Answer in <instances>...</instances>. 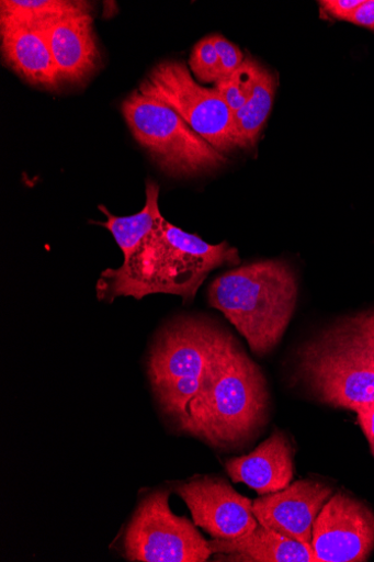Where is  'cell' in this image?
Instances as JSON below:
<instances>
[{
	"label": "cell",
	"mask_w": 374,
	"mask_h": 562,
	"mask_svg": "<svg viewBox=\"0 0 374 562\" xmlns=\"http://www.w3.org/2000/svg\"><path fill=\"white\" fill-rule=\"evenodd\" d=\"M239 265V252L228 243L208 244L163 217L122 267L101 273L97 295L112 302L120 296L141 300L165 293L189 303L212 271Z\"/></svg>",
	"instance_id": "1"
},
{
	"label": "cell",
	"mask_w": 374,
	"mask_h": 562,
	"mask_svg": "<svg viewBox=\"0 0 374 562\" xmlns=\"http://www.w3.org/2000/svg\"><path fill=\"white\" fill-rule=\"evenodd\" d=\"M269 406L263 373L231 335L189 404L183 434L212 448H240L264 426Z\"/></svg>",
	"instance_id": "2"
},
{
	"label": "cell",
	"mask_w": 374,
	"mask_h": 562,
	"mask_svg": "<svg viewBox=\"0 0 374 562\" xmlns=\"http://www.w3.org/2000/svg\"><path fill=\"white\" fill-rule=\"evenodd\" d=\"M298 283L284 261L239 266L218 277L208 303L247 340L252 352L270 353L282 340L295 313Z\"/></svg>",
	"instance_id": "3"
},
{
	"label": "cell",
	"mask_w": 374,
	"mask_h": 562,
	"mask_svg": "<svg viewBox=\"0 0 374 562\" xmlns=\"http://www.w3.org/2000/svg\"><path fill=\"white\" fill-rule=\"evenodd\" d=\"M230 334L216 323L184 316L165 326L149 349L147 376L160 414L183 434L199 394Z\"/></svg>",
	"instance_id": "4"
},
{
	"label": "cell",
	"mask_w": 374,
	"mask_h": 562,
	"mask_svg": "<svg viewBox=\"0 0 374 562\" xmlns=\"http://www.w3.org/2000/svg\"><path fill=\"white\" fill-rule=\"evenodd\" d=\"M299 359L320 402L354 413L374 403V345L352 319L307 344Z\"/></svg>",
	"instance_id": "5"
},
{
	"label": "cell",
	"mask_w": 374,
	"mask_h": 562,
	"mask_svg": "<svg viewBox=\"0 0 374 562\" xmlns=\"http://www.w3.org/2000/svg\"><path fill=\"white\" fill-rule=\"evenodd\" d=\"M122 112L136 142L168 176L195 177L227 164L224 153L195 133L177 112L138 89L123 101Z\"/></svg>",
	"instance_id": "6"
},
{
	"label": "cell",
	"mask_w": 374,
	"mask_h": 562,
	"mask_svg": "<svg viewBox=\"0 0 374 562\" xmlns=\"http://www.w3.org/2000/svg\"><path fill=\"white\" fill-rule=\"evenodd\" d=\"M171 492L159 487L139 498L121 542L127 561L205 562L212 555L194 522L173 514Z\"/></svg>",
	"instance_id": "7"
},
{
	"label": "cell",
	"mask_w": 374,
	"mask_h": 562,
	"mask_svg": "<svg viewBox=\"0 0 374 562\" xmlns=\"http://www.w3.org/2000/svg\"><path fill=\"white\" fill-rule=\"evenodd\" d=\"M138 90L165 102L185 123L222 153L239 148L235 114L217 88L196 82L186 65L166 60L156 65Z\"/></svg>",
	"instance_id": "8"
},
{
	"label": "cell",
	"mask_w": 374,
	"mask_h": 562,
	"mask_svg": "<svg viewBox=\"0 0 374 562\" xmlns=\"http://www.w3.org/2000/svg\"><path fill=\"white\" fill-rule=\"evenodd\" d=\"M186 504L193 522L213 539L231 540L252 532L259 525L253 501L216 475L195 476L170 487Z\"/></svg>",
	"instance_id": "9"
},
{
	"label": "cell",
	"mask_w": 374,
	"mask_h": 562,
	"mask_svg": "<svg viewBox=\"0 0 374 562\" xmlns=\"http://www.w3.org/2000/svg\"><path fill=\"white\" fill-rule=\"evenodd\" d=\"M311 548L317 562H362L374 549V514L363 502L337 493L313 526Z\"/></svg>",
	"instance_id": "10"
},
{
	"label": "cell",
	"mask_w": 374,
	"mask_h": 562,
	"mask_svg": "<svg viewBox=\"0 0 374 562\" xmlns=\"http://www.w3.org/2000/svg\"><path fill=\"white\" fill-rule=\"evenodd\" d=\"M332 494L333 488L325 483L298 481L254 499L253 515L260 525L311 546L314 522Z\"/></svg>",
	"instance_id": "11"
},
{
	"label": "cell",
	"mask_w": 374,
	"mask_h": 562,
	"mask_svg": "<svg viewBox=\"0 0 374 562\" xmlns=\"http://www.w3.org/2000/svg\"><path fill=\"white\" fill-rule=\"evenodd\" d=\"M41 31L55 59L61 86L84 85L100 67L91 14L68 18Z\"/></svg>",
	"instance_id": "12"
},
{
	"label": "cell",
	"mask_w": 374,
	"mask_h": 562,
	"mask_svg": "<svg viewBox=\"0 0 374 562\" xmlns=\"http://www.w3.org/2000/svg\"><path fill=\"white\" fill-rule=\"evenodd\" d=\"M294 454L288 438L275 431L251 453L229 459L226 470L234 483H243L259 495L272 494L291 485Z\"/></svg>",
	"instance_id": "13"
},
{
	"label": "cell",
	"mask_w": 374,
	"mask_h": 562,
	"mask_svg": "<svg viewBox=\"0 0 374 562\" xmlns=\"http://www.w3.org/2000/svg\"><path fill=\"white\" fill-rule=\"evenodd\" d=\"M2 54L9 68L32 86L58 90V69L41 30L2 25Z\"/></svg>",
	"instance_id": "14"
},
{
	"label": "cell",
	"mask_w": 374,
	"mask_h": 562,
	"mask_svg": "<svg viewBox=\"0 0 374 562\" xmlns=\"http://www.w3.org/2000/svg\"><path fill=\"white\" fill-rule=\"evenodd\" d=\"M215 561L317 562L310 544L285 537L270 528H257L240 538L208 541Z\"/></svg>",
	"instance_id": "15"
},
{
	"label": "cell",
	"mask_w": 374,
	"mask_h": 562,
	"mask_svg": "<svg viewBox=\"0 0 374 562\" xmlns=\"http://www.w3.org/2000/svg\"><path fill=\"white\" fill-rule=\"evenodd\" d=\"M2 25L44 29L68 18L91 14V5L78 0H3Z\"/></svg>",
	"instance_id": "16"
},
{
	"label": "cell",
	"mask_w": 374,
	"mask_h": 562,
	"mask_svg": "<svg viewBox=\"0 0 374 562\" xmlns=\"http://www.w3.org/2000/svg\"><path fill=\"white\" fill-rule=\"evenodd\" d=\"M159 186L152 181L146 182V202L144 209L132 216L118 217L109 210L100 206L99 210L105 216L104 223H98L109 229L124 254V259L131 257L141 241L155 229L160 220Z\"/></svg>",
	"instance_id": "17"
},
{
	"label": "cell",
	"mask_w": 374,
	"mask_h": 562,
	"mask_svg": "<svg viewBox=\"0 0 374 562\" xmlns=\"http://www.w3.org/2000/svg\"><path fill=\"white\" fill-rule=\"evenodd\" d=\"M276 89L277 77L261 66L250 98L235 113L239 148H249L256 144L272 112Z\"/></svg>",
	"instance_id": "18"
},
{
	"label": "cell",
	"mask_w": 374,
	"mask_h": 562,
	"mask_svg": "<svg viewBox=\"0 0 374 562\" xmlns=\"http://www.w3.org/2000/svg\"><path fill=\"white\" fill-rule=\"evenodd\" d=\"M260 67L256 60L247 57L236 72L216 83L217 90L234 114L241 110L250 98Z\"/></svg>",
	"instance_id": "19"
},
{
	"label": "cell",
	"mask_w": 374,
	"mask_h": 562,
	"mask_svg": "<svg viewBox=\"0 0 374 562\" xmlns=\"http://www.w3.org/2000/svg\"><path fill=\"white\" fill-rule=\"evenodd\" d=\"M190 68L202 83H217L222 80V65L215 45L209 36L201 40L193 48Z\"/></svg>",
	"instance_id": "20"
},
{
	"label": "cell",
	"mask_w": 374,
	"mask_h": 562,
	"mask_svg": "<svg viewBox=\"0 0 374 562\" xmlns=\"http://www.w3.org/2000/svg\"><path fill=\"white\" fill-rule=\"evenodd\" d=\"M209 38L215 45L220 59L222 79L231 76L246 59L241 49L223 35H211Z\"/></svg>",
	"instance_id": "21"
},
{
	"label": "cell",
	"mask_w": 374,
	"mask_h": 562,
	"mask_svg": "<svg viewBox=\"0 0 374 562\" xmlns=\"http://www.w3.org/2000/svg\"><path fill=\"white\" fill-rule=\"evenodd\" d=\"M364 0H324L319 7L331 18L348 22Z\"/></svg>",
	"instance_id": "22"
},
{
	"label": "cell",
	"mask_w": 374,
	"mask_h": 562,
	"mask_svg": "<svg viewBox=\"0 0 374 562\" xmlns=\"http://www.w3.org/2000/svg\"><path fill=\"white\" fill-rule=\"evenodd\" d=\"M355 414L358 415L359 425L369 441L371 452L374 457V403L359 408Z\"/></svg>",
	"instance_id": "23"
},
{
	"label": "cell",
	"mask_w": 374,
	"mask_h": 562,
	"mask_svg": "<svg viewBox=\"0 0 374 562\" xmlns=\"http://www.w3.org/2000/svg\"><path fill=\"white\" fill-rule=\"evenodd\" d=\"M348 22L374 31V0H364Z\"/></svg>",
	"instance_id": "24"
},
{
	"label": "cell",
	"mask_w": 374,
	"mask_h": 562,
	"mask_svg": "<svg viewBox=\"0 0 374 562\" xmlns=\"http://www.w3.org/2000/svg\"><path fill=\"white\" fill-rule=\"evenodd\" d=\"M351 319L361 333L374 345V312Z\"/></svg>",
	"instance_id": "25"
}]
</instances>
